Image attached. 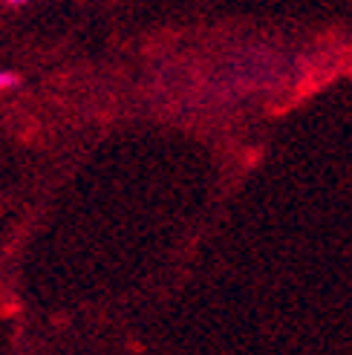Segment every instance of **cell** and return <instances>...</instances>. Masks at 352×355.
<instances>
[{"label": "cell", "mask_w": 352, "mask_h": 355, "mask_svg": "<svg viewBox=\"0 0 352 355\" xmlns=\"http://www.w3.org/2000/svg\"><path fill=\"white\" fill-rule=\"evenodd\" d=\"M17 84V76L15 73H3L0 69V90H6V87H15Z\"/></svg>", "instance_id": "cell-1"}]
</instances>
